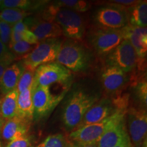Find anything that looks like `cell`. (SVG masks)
I'll return each mask as SVG.
<instances>
[{"label":"cell","mask_w":147,"mask_h":147,"mask_svg":"<svg viewBox=\"0 0 147 147\" xmlns=\"http://www.w3.org/2000/svg\"><path fill=\"white\" fill-rule=\"evenodd\" d=\"M40 15L46 21L57 24L61 29L62 34L68 39L78 41L84 38L86 23L80 13L51 3L42 10Z\"/></svg>","instance_id":"cell-1"},{"label":"cell","mask_w":147,"mask_h":147,"mask_svg":"<svg viewBox=\"0 0 147 147\" xmlns=\"http://www.w3.org/2000/svg\"><path fill=\"white\" fill-rule=\"evenodd\" d=\"M97 101L96 95L80 90L74 91L62 112V121L67 131L71 132L78 129L84 115Z\"/></svg>","instance_id":"cell-2"},{"label":"cell","mask_w":147,"mask_h":147,"mask_svg":"<svg viewBox=\"0 0 147 147\" xmlns=\"http://www.w3.org/2000/svg\"><path fill=\"white\" fill-rule=\"evenodd\" d=\"M91 54L77 40L67 39L63 42L56 61L69 71H86L91 63Z\"/></svg>","instance_id":"cell-3"},{"label":"cell","mask_w":147,"mask_h":147,"mask_svg":"<svg viewBox=\"0 0 147 147\" xmlns=\"http://www.w3.org/2000/svg\"><path fill=\"white\" fill-rule=\"evenodd\" d=\"M127 111H117L108 118L96 123L87 125L69 134V140L74 143L97 144L106 132L125 119Z\"/></svg>","instance_id":"cell-4"},{"label":"cell","mask_w":147,"mask_h":147,"mask_svg":"<svg viewBox=\"0 0 147 147\" xmlns=\"http://www.w3.org/2000/svg\"><path fill=\"white\" fill-rule=\"evenodd\" d=\"M63 41L60 38H49L40 41L34 49L23 58L25 68L35 71L40 65L56 60Z\"/></svg>","instance_id":"cell-5"},{"label":"cell","mask_w":147,"mask_h":147,"mask_svg":"<svg viewBox=\"0 0 147 147\" xmlns=\"http://www.w3.org/2000/svg\"><path fill=\"white\" fill-rule=\"evenodd\" d=\"M93 50L100 56H106L123 40L121 29H113L96 27L88 35Z\"/></svg>","instance_id":"cell-6"},{"label":"cell","mask_w":147,"mask_h":147,"mask_svg":"<svg viewBox=\"0 0 147 147\" xmlns=\"http://www.w3.org/2000/svg\"><path fill=\"white\" fill-rule=\"evenodd\" d=\"M138 59L131 44L129 40H123L106 55V63L130 74L136 69Z\"/></svg>","instance_id":"cell-7"},{"label":"cell","mask_w":147,"mask_h":147,"mask_svg":"<svg viewBox=\"0 0 147 147\" xmlns=\"http://www.w3.org/2000/svg\"><path fill=\"white\" fill-rule=\"evenodd\" d=\"M71 78L70 71L57 61H53L37 67L33 87L36 89L37 86L50 87L56 83H69Z\"/></svg>","instance_id":"cell-8"},{"label":"cell","mask_w":147,"mask_h":147,"mask_svg":"<svg viewBox=\"0 0 147 147\" xmlns=\"http://www.w3.org/2000/svg\"><path fill=\"white\" fill-rule=\"evenodd\" d=\"M66 92L54 94L50 87L37 86L33 91L32 101L34 104V119L36 121L46 118L59 104Z\"/></svg>","instance_id":"cell-9"},{"label":"cell","mask_w":147,"mask_h":147,"mask_svg":"<svg viewBox=\"0 0 147 147\" xmlns=\"http://www.w3.org/2000/svg\"><path fill=\"white\" fill-rule=\"evenodd\" d=\"M129 137L133 147H141L146 139L147 114L144 108H129L125 115Z\"/></svg>","instance_id":"cell-10"},{"label":"cell","mask_w":147,"mask_h":147,"mask_svg":"<svg viewBox=\"0 0 147 147\" xmlns=\"http://www.w3.org/2000/svg\"><path fill=\"white\" fill-rule=\"evenodd\" d=\"M108 5L100 8L95 14L97 26L108 29H119L128 24L127 10L119 5L107 3Z\"/></svg>","instance_id":"cell-11"},{"label":"cell","mask_w":147,"mask_h":147,"mask_svg":"<svg viewBox=\"0 0 147 147\" xmlns=\"http://www.w3.org/2000/svg\"><path fill=\"white\" fill-rule=\"evenodd\" d=\"M101 81L107 93L117 95L122 93L129 84V74L117 67L106 65L102 70Z\"/></svg>","instance_id":"cell-12"},{"label":"cell","mask_w":147,"mask_h":147,"mask_svg":"<svg viewBox=\"0 0 147 147\" xmlns=\"http://www.w3.org/2000/svg\"><path fill=\"white\" fill-rule=\"evenodd\" d=\"M23 22L39 42L49 38H59L62 36V31L57 24L43 19L40 14L29 16Z\"/></svg>","instance_id":"cell-13"},{"label":"cell","mask_w":147,"mask_h":147,"mask_svg":"<svg viewBox=\"0 0 147 147\" xmlns=\"http://www.w3.org/2000/svg\"><path fill=\"white\" fill-rule=\"evenodd\" d=\"M117 111H122V110H118L113 98L110 99L107 97L103 98L101 100L95 102L88 110V111L84 115L78 128L87 125L100 122Z\"/></svg>","instance_id":"cell-14"},{"label":"cell","mask_w":147,"mask_h":147,"mask_svg":"<svg viewBox=\"0 0 147 147\" xmlns=\"http://www.w3.org/2000/svg\"><path fill=\"white\" fill-rule=\"evenodd\" d=\"M123 40H127L131 44L138 57L146 59L147 53V29L127 24L121 28Z\"/></svg>","instance_id":"cell-15"},{"label":"cell","mask_w":147,"mask_h":147,"mask_svg":"<svg viewBox=\"0 0 147 147\" xmlns=\"http://www.w3.org/2000/svg\"><path fill=\"white\" fill-rule=\"evenodd\" d=\"M30 122L17 116L5 121L1 129V137L5 141L10 142L28 135Z\"/></svg>","instance_id":"cell-16"},{"label":"cell","mask_w":147,"mask_h":147,"mask_svg":"<svg viewBox=\"0 0 147 147\" xmlns=\"http://www.w3.org/2000/svg\"><path fill=\"white\" fill-rule=\"evenodd\" d=\"M25 69L22 62L12 63L7 67L0 78V92L5 95L16 89L17 84Z\"/></svg>","instance_id":"cell-17"},{"label":"cell","mask_w":147,"mask_h":147,"mask_svg":"<svg viewBox=\"0 0 147 147\" xmlns=\"http://www.w3.org/2000/svg\"><path fill=\"white\" fill-rule=\"evenodd\" d=\"M128 136L125 119L101 137L97 142V147H114Z\"/></svg>","instance_id":"cell-18"},{"label":"cell","mask_w":147,"mask_h":147,"mask_svg":"<svg viewBox=\"0 0 147 147\" xmlns=\"http://www.w3.org/2000/svg\"><path fill=\"white\" fill-rule=\"evenodd\" d=\"M34 88H29L18 93L16 116L31 121L34 119V104L32 94Z\"/></svg>","instance_id":"cell-19"},{"label":"cell","mask_w":147,"mask_h":147,"mask_svg":"<svg viewBox=\"0 0 147 147\" xmlns=\"http://www.w3.org/2000/svg\"><path fill=\"white\" fill-rule=\"evenodd\" d=\"M49 1L35 0H0V10L3 9H18L33 12L41 10L49 3Z\"/></svg>","instance_id":"cell-20"},{"label":"cell","mask_w":147,"mask_h":147,"mask_svg":"<svg viewBox=\"0 0 147 147\" xmlns=\"http://www.w3.org/2000/svg\"><path fill=\"white\" fill-rule=\"evenodd\" d=\"M128 23L139 27L147 26V1H139L127 9Z\"/></svg>","instance_id":"cell-21"},{"label":"cell","mask_w":147,"mask_h":147,"mask_svg":"<svg viewBox=\"0 0 147 147\" xmlns=\"http://www.w3.org/2000/svg\"><path fill=\"white\" fill-rule=\"evenodd\" d=\"M18 92L16 89L9 92L1 98L0 116L4 121L8 120L16 116L17 99Z\"/></svg>","instance_id":"cell-22"},{"label":"cell","mask_w":147,"mask_h":147,"mask_svg":"<svg viewBox=\"0 0 147 147\" xmlns=\"http://www.w3.org/2000/svg\"><path fill=\"white\" fill-rule=\"evenodd\" d=\"M18 41H24L32 45H36L39 42L36 36L27 28L23 21L18 22L12 26L10 42L8 47Z\"/></svg>","instance_id":"cell-23"},{"label":"cell","mask_w":147,"mask_h":147,"mask_svg":"<svg viewBox=\"0 0 147 147\" xmlns=\"http://www.w3.org/2000/svg\"><path fill=\"white\" fill-rule=\"evenodd\" d=\"M33 14V12L18 9H3L0 10V19L13 26Z\"/></svg>","instance_id":"cell-24"},{"label":"cell","mask_w":147,"mask_h":147,"mask_svg":"<svg viewBox=\"0 0 147 147\" xmlns=\"http://www.w3.org/2000/svg\"><path fill=\"white\" fill-rule=\"evenodd\" d=\"M53 3L57 6L68 8L78 13L87 12L92 5L91 1L83 0H60L53 1Z\"/></svg>","instance_id":"cell-25"},{"label":"cell","mask_w":147,"mask_h":147,"mask_svg":"<svg viewBox=\"0 0 147 147\" xmlns=\"http://www.w3.org/2000/svg\"><path fill=\"white\" fill-rule=\"evenodd\" d=\"M37 147H73V142L61 134L50 135Z\"/></svg>","instance_id":"cell-26"},{"label":"cell","mask_w":147,"mask_h":147,"mask_svg":"<svg viewBox=\"0 0 147 147\" xmlns=\"http://www.w3.org/2000/svg\"><path fill=\"white\" fill-rule=\"evenodd\" d=\"M36 45H32L24 41H18L9 46L10 52L13 54L15 59L24 57L32 51Z\"/></svg>","instance_id":"cell-27"},{"label":"cell","mask_w":147,"mask_h":147,"mask_svg":"<svg viewBox=\"0 0 147 147\" xmlns=\"http://www.w3.org/2000/svg\"><path fill=\"white\" fill-rule=\"evenodd\" d=\"M35 71L25 68L18 80L16 90L18 93L33 87L34 83Z\"/></svg>","instance_id":"cell-28"},{"label":"cell","mask_w":147,"mask_h":147,"mask_svg":"<svg viewBox=\"0 0 147 147\" xmlns=\"http://www.w3.org/2000/svg\"><path fill=\"white\" fill-rule=\"evenodd\" d=\"M134 88V93L138 100L140 102L141 104L146 107L147 104V82L146 78L142 79L135 83L130 84Z\"/></svg>","instance_id":"cell-29"},{"label":"cell","mask_w":147,"mask_h":147,"mask_svg":"<svg viewBox=\"0 0 147 147\" xmlns=\"http://www.w3.org/2000/svg\"><path fill=\"white\" fill-rule=\"evenodd\" d=\"M12 29V25L0 19V40L6 47L10 44Z\"/></svg>","instance_id":"cell-30"},{"label":"cell","mask_w":147,"mask_h":147,"mask_svg":"<svg viewBox=\"0 0 147 147\" xmlns=\"http://www.w3.org/2000/svg\"><path fill=\"white\" fill-rule=\"evenodd\" d=\"M15 59L13 54L9 51L8 47H6L0 40V62L8 61L12 63Z\"/></svg>","instance_id":"cell-31"},{"label":"cell","mask_w":147,"mask_h":147,"mask_svg":"<svg viewBox=\"0 0 147 147\" xmlns=\"http://www.w3.org/2000/svg\"><path fill=\"white\" fill-rule=\"evenodd\" d=\"M31 139L28 135L8 142L6 147H29L31 146Z\"/></svg>","instance_id":"cell-32"},{"label":"cell","mask_w":147,"mask_h":147,"mask_svg":"<svg viewBox=\"0 0 147 147\" xmlns=\"http://www.w3.org/2000/svg\"><path fill=\"white\" fill-rule=\"evenodd\" d=\"M114 147H133L132 146V144L131 142V140H130L129 137H127L125 138L122 142H121L119 144H117V146Z\"/></svg>","instance_id":"cell-33"},{"label":"cell","mask_w":147,"mask_h":147,"mask_svg":"<svg viewBox=\"0 0 147 147\" xmlns=\"http://www.w3.org/2000/svg\"><path fill=\"white\" fill-rule=\"evenodd\" d=\"M11 64H12V63L8 61L0 62V78H1L3 72H4V71L6 69L7 67H8L10 65H11Z\"/></svg>","instance_id":"cell-34"},{"label":"cell","mask_w":147,"mask_h":147,"mask_svg":"<svg viewBox=\"0 0 147 147\" xmlns=\"http://www.w3.org/2000/svg\"><path fill=\"white\" fill-rule=\"evenodd\" d=\"M73 147H97V144H80L73 142Z\"/></svg>","instance_id":"cell-35"},{"label":"cell","mask_w":147,"mask_h":147,"mask_svg":"<svg viewBox=\"0 0 147 147\" xmlns=\"http://www.w3.org/2000/svg\"><path fill=\"white\" fill-rule=\"evenodd\" d=\"M4 120L1 118V117H0V131H1V127H2L3 126V123H4Z\"/></svg>","instance_id":"cell-36"},{"label":"cell","mask_w":147,"mask_h":147,"mask_svg":"<svg viewBox=\"0 0 147 147\" xmlns=\"http://www.w3.org/2000/svg\"><path fill=\"white\" fill-rule=\"evenodd\" d=\"M147 140L146 139L144 141V142L142 143V146H141V147H147Z\"/></svg>","instance_id":"cell-37"},{"label":"cell","mask_w":147,"mask_h":147,"mask_svg":"<svg viewBox=\"0 0 147 147\" xmlns=\"http://www.w3.org/2000/svg\"><path fill=\"white\" fill-rule=\"evenodd\" d=\"M0 147H3L2 144H1V142H0Z\"/></svg>","instance_id":"cell-38"},{"label":"cell","mask_w":147,"mask_h":147,"mask_svg":"<svg viewBox=\"0 0 147 147\" xmlns=\"http://www.w3.org/2000/svg\"><path fill=\"white\" fill-rule=\"evenodd\" d=\"M0 105H1V98H0ZM0 117H1V116H0Z\"/></svg>","instance_id":"cell-39"},{"label":"cell","mask_w":147,"mask_h":147,"mask_svg":"<svg viewBox=\"0 0 147 147\" xmlns=\"http://www.w3.org/2000/svg\"><path fill=\"white\" fill-rule=\"evenodd\" d=\"M29 147H35V146H29Z\"/></svg>","instance_id":"cell-40"}]
</instances>
